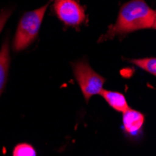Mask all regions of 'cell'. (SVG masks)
<instances>
[{
	"mask_svg": "<svg viewBox=\"0 0 156 156\" xmlns=\"http://www.w3.org/2000/svg\"><path fill=\"white\" fill-rule=\"evenodd\" d=\"M108 102V104L118 112H123L129 108L125 96L119 92H112L102 89L99 94Z\"/></svg>",
	"mask_w": 156,
	"mask_h": 156,
	"instance_id": "6",
	"label": "cell"
},
{
	"mask_svg": "<svg viewBox=\"0 0 156 156\" xmlns=\"http://www.w3.org/2000/svg\"><path fill=\"white\" fill-rule=\"evenodd\" d=\"M11 15V10L10 9H4L0 12V34H1L3 28L9 20V16Z\"/></svg>",
	"mask_w": 156,
	"mask_h": 156,
	"instance_id": "10",
	"label": "cell"
},
{
	"mask_svg": "<svg viewBox=\"0 0 156 156\" xmlns=\"http://www.w3.org/2000/svg\"><path fill=\"white\" fill-rule=\"evenodd\" d=\"M53 9L66 26L78 27L85 21V10L76 0H55Z\"/></svg>",
	"mask_w": 156,
	"mask_h": 156,
	"instance_id": "4",
	"label": "cell"
},
{
	"mask_svg": "<svg viewBox=\"0 0 156 156\" xmlns=\"http://www.w3.org/2000/svg\"><path fill=\"white\" fill-rule=\"evenodd\" d=\"M9 67V47L6 40L0 50V95L3 93L7 82L8 72Z\"/></svg>",
	"mask_w": 156,
	"mask_h": 156,
	"instance_id": "7",
	"label": "cell"
},
{
	"mask_svg": "<svg viewBox=\"0 0 156 156\" xmlns=\"http://www.w3.org/2000/svg\"><path fill=\"white\" fill-rule=\"evenodd\" d=\"M73 71L86 101H89L92 96L100 94L106 79L96 73L87 62L79 61L75 63L73 65Z\"/></svg>",
	"mask_w": 156,
	"mask_h": 156,
	"instance_id": "3",
	"label": "cell"
},
{
	"mask_svg": "<svg viewBox=\"0 0 156 156\" xmlns=\"http://www.w3.org/2000/svg\"><path fill=\"white\" fill-rule=\"evenodd\" d=\"M36 151L32 145L27 143H21L15 146L12 154L14 156H35Z\"/></svg>",
	"mask_w": 156,
	"mask_h": 156,
	"instance_id": "9",
	"label": "cell"
},
{
	"mask_svg": "<svg viewBox=\"0 0 156 156\" xmlns=\"http://www.w3.org/2000/svg\"><path fill=\"white\" fill-rule=\"evenodd\" d=\"M130 62L139 68L145 70L148 73L155 76L156 75V59L154 57L149 58H140V59H132Z\"/></svg>",
	"mask_w": 156,
	"mask_h": 156,
	"instance_id": "8",
	"label": "cell"
},
{
	"mask_svg": "<svg viewBox=\"0 0 156 156\" xmlns=\"http://www.w3.org/2000/svg\"><path fill=\"white\" fill-rule=\"evenodd\" d=\"M145 122V117L141 112L132 109L130 108L122 112L123 129L127 134L136 136L141 132Z\"/></svg>",
	"mask_w": 156,
	"mask_h": 156,
	"instance_id": "5",
	"label": "cell"
},
{
	"mask_svg": "<svg viewBox=\"0 0 156 156\" xmlns=\"http://www.w3.org/2000/svg\"><path fill=\"white\" fill-rule=\"evenodd\" d=\"M50 3L51 0L44 6L31 11H27L22 16L13 39L12 46L15 51H23L36 39Z\"/></svg>",
	"mask_w": 156,
	"mask_h": 156,
	"instance_id": "2",
	"label": "cell"
},
{
	"mask_svg": "<svg viewBox=\"0 0 156 156\" xmlns=\"http://www.w3.org/2000/svg\"><path fill=\"white\" fill-rule=\"evenodd\" d=\"M155 10L150 8L144 0H131L121 7L115 23L108 27V32L99 41H106L137 30L155 29Z\"/></svg>",
	"mask_w": 156,
	"mask_h": 156,
	"instance_id": "1",
	"label": "cell"
}]
</instances>
